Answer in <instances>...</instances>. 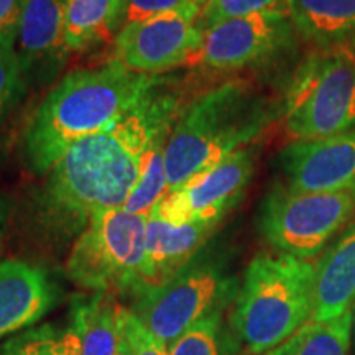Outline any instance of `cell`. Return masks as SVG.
I'll return each instance as SVG.
<instances>
[{"label": "cell", "mask_w": 355, "mask_h": 355, "mask_svg": "<svg viewBox=\"0 0 355 355\" xmlns=\"http://www.w3.org/2000/svg\"><path fill=\"white\" fill-rule=\"evenodd\" d=\"M180 86L165 78L112 127L66 152L35 191L32 219L44 237H78L101 212L122 209L139 183L153 140L181 114Z\"/></svg>", "instance_id": "cell-1"}, {"label": "cell", "mask_w": 355, "mask_h": 355, "mask_svg": "<svg viewBox=\"0 0 355 355\" xmlns=\"http://www.w3.org/2000/svg\"><path fill=\"white\" fill-rule=\"evenodd\" d=\"M159 78L132 73L115 61L71 71L48 92L26 123V166L35 175H46L71 146L121 121Z\"/></svg>", "instance_id": "cell-2"}, {"label": "cell", "mask_w": 355, "mask_h": 355, "mask_svg": "<svg viewBox=\"0 0 355 355\" xmlns=\"http://www.w3.org/2000/svg\"><path fill=\"white\" fill-rule=\"evenodd\" d=\"M278 109L245 79H232L186 102L165 150L168 193L259 139Z\"/></svg>", "instance_id": "cell-3"}, {"label": "cell", "mask_w": 355, "mask_h": 355, "mask_svg": "<svg viewBox=\"0 0 355 355\" xmlns=\"http://www.w3.org/2000/svg\"><path fill=\"white\" fill-rule=\"evenodd\" d=\"M314 265L283 254H259L248 263L230 316L234 339L265 355L298 332L313 314Z\"/></svg>", "instance_id": "cell-4"}, {"label": "cell", "mask_w": 355, "mask_h": 355, "mask_svg": "<svg viewBox=\"0 0 355 355\" xmlns=\"http://www.w3.org/2000/svg\"><path fill=\"white\" fill-rule=\"evenodd\" d=\"M239 279L219 247H204L165 285L132 300L133 316L168 347L191 326L235 301Z\"/></svg>", "instance_id": "cell-5"}, {"label": "cell", "mask_w": 355, "mask_h": 355, "mask_svg": "<svg viewBox=\"0 0 355 355\" xmlns=\"http://www.w3.org/2000/svg\"><path fill=\"white\" fill-rule=\"evenodd\" d=\"M293 141L321 140L355 128V61L344 44L306 58L283 104Z\"/></svg>", "instance_id": "cell-6"}, {"label": "cell", "mask_w": 355, "mask_h": 355, "mask_svg": "<svg viewBox=\"0 0 355 355\" xmlns=\"http://www.w3.org/2000/svg\"><path fill=\"white\" fill-rule=\"evenodd\" d=\"M148 216L112 209L94 216L78 235L66 275L92 293L130 296L145 255Z\"/></svg>", "instance_id": "cell-7"}, {"label": "cell", "mask_w": 355, "mask_h": 355, "mask_svg": "<svg viewBox=\"0 0 355 355\" xmlns=\"http://www.w3.org/2000/svg\"><path fill=\"white\" fill-rule=\"evenodd\" d=\"M355 216V188L301 193L277 183L260 204L257 225L277 254L316 257Z\"/></svg>", "instance_id": "cell-8"}, {"label": "cell", "mask_w": 355, "mask_h": 355, "mask_svg": "<svg viewBox=\"0 0 355 355\" xmlns=\"http://www.w3.org/2000/svg\"><path fill=\"white\" fill-rule=\"evenodd\" d=\"M295 26L278 8L222 20L204 30L191 64L214 71H242L270 64L295 48Z\"/></svg>", "instance_id": "cell-9"}, {"label": "cell", "mask_w": 355, "mask_h": 355, "mask_svg": "<svg viewBox=\"0 0 355 355\" xmlns=\"http://www.w3.org/2000/svg\"><path fill=\"white\" fill-rule=\"evenodd\" d=\"M201 10L193 3L125 25L114 38L112 61L144 76H162L191 63L202 44Z\"/></svg>", "instance_id": "cell-10"}, {"label": "cell", "mask_w": 355, "mask_h": 355, "mask_svg": "<svg viewBox=\"0 0 355 355\" xmlns=\"http://www.w3.org/2000/svg\"><path fill=\"white\" fill-rule=\"evenodd\" d=\"M255 153L252 146L230 153L166 193L152 212L175 225H219L245 194L254 178Z\"/></svg>", "instance_id": "cell-11"}, {"label": "cell", "mask_w": 355, "mask_h": 355, "mask_svg": "<svg viewBox=\"0 0 355 355\" xmlns=\"http://www.w3.org/2000/svg\"><path fill=\"white\" fill-rule=\"evenodd\" d=\"M282 184L301 193L355 188V128L321 140L291 141L277 157Z\"/></svg>", "instance_id": "cell-12"}, {"label": "cell", "mask_w": 355, "mask_h": 355, "mask_svg": "<svg viewBox=\"0 0 355 355\" xmlns=\"http://www.w3.org/2000/svg\"><path fill=\"white\" fill-rule=\"evenodd\" d=\"M15 46L26 83H51L69 55L66 0H25Z\"/></svg>", "instance_id": "cell-13"}, {"label": "cell", "mask_w": 355, "mask_h": 355, "mask_svg": "<svg viewBox=\"0 0 355 355\" xmlns=\"http://www.w3.org/2000/svg\"><path fill=\"white\" fill-rule=\"evenodd\" d=\"M217 227L219 225L214 224L175 225L150 212L146 222L144 261L128 298L133 300L165 285L204 247L209 245Z\"/></svg>", "instance_id": "cell-14"}, {"label": "cell", "mask_w": 355, "mask_h": 355, "mask_svg": "<svg viewBox=\"0 0 355 355\" xmlns=\"http://www.w3.org/2000/svg\"><path fill=\"white\" fill-rule=\"evenodd\" d=\"M58 290L42 266L0 261V340L33 327L55 308Z\"/></svg>", "instance_id": "cell-15"}, {"label": "cell", "mask_w": 355, "mask_h": 355, "mask_svg": "<svg viewBox=\"0 0 355 355\" xmlns=\"http://www.w3.org/2000/svg\"><path fill=\"white\" fill-rule=\"evenodd\" d=\"M355 301V222L329 247L316 265L313 278V314L324 322L343 316Z\"/></svg>", "instance_id": "cell-16"}, {"label": "cell", "mask_w": 355, "mask_h": 355, "mask_svg": "<svg viewBox=\"0 0 355 355\" xmlns=\"http://www.w3.org/2000/svg\"><path fill=\"white\" fill-rule=\"evenodd\" d=\"M286 7L296 32L318 50L355 37V0H286Z\"/></svg>", "instance_id": "cell-17"}, {"label": "cell", "mask_w": 355, "mask_h": 355, "mask_svg": "<svg viewBox=\"0 0 355 355\" xmlns=\"http://www.w3.org/2000/svg\"><path fill=\"white\" fill-rule=\"evenodd\" d=\"M122 308L114 293H92L74 301L69 324L79 337L81 355L115 354Z\"/></svg>", "instance_id": "cell-18"}, {"label": "cell", "mask_w": 355, "mask_h": 355, "mask_svg": "<svg viewBox=\"0 0 355 355\" xmlns=\"http://www.w3.org/2000/svg\"><path fill=\"white\" fill-rule=\"evenodd\" d=\"M121 0H66V46L84 53L119 33Z\"/></svg>", "instance_id": "cell-19"}, {"label": "cell", "mask_w": 355, "mask_h": 355, "mask_svg": "<svg viewBox=\"0 0 355 355\" xmlns=\"http://www.w3.org/2000/svg\"><path fill=\"white\" fill-rule=\"evenodd\" d=\"M352 309L331 321H308L298 332L265 355H350Z\"/></svg>", "instance_id": "cell-20"}, {"label": "cell", "mask_w": 355, "mask_h": 355, "mask_svg": "<svg viewBox=\"0 0 355 355\" xmlns=\"http://www.w3.org/2000/svg\"><path fill=\"white\" fill-rule=\"evenodd\" d=\"M173 125L159 132L150 146L139 183L133 188L132 194L122 207L127 212L148 216L158 206V202L166 196L168 180L165 170V150Z\"/></svg>", "instance_id": "cell-21"}, {"label": "cell", "mask_w": 355, "mask_h": 355, "mask_svg": "<svg viewBox=\"0 0 355 355\" xmlns=\"http://www.w3.org/2000/svg\"><path fill=\"white\" fill-rule=\"evenodd\" d=\"M0 355H81V344L71 324H42L2 340Z\"/></svg>", "instance_id": "cell-22"}, {"label": "cell", "mask_w": 355, "mask_h": 355, "mask_svg": "<svg viewBox=\"0 0 355 355\" xmlns=\"http://www.w3.org/2000/svg\"><path fill=\"white\" fill-rule=\"evenodd\" d=\"M225 311H217L201 319L181 334L168 350L170 355H230L234 350V336L225 327Z\"/></svg>", "instance_id": "cell-23"}, {"label": "cell", "mask_w": 355, "mask_h": 355, "mask_svg": "<svg viewBox=\"0 0 355 355\" xmlns=\"http://www.w3.org/2000/svg\"><path fill=\"white\" fill-rule=\"evenodd\" d=\"M15 44L17 37L0 40V125L26 91V78Z\"/></svg>", "instance_id": "cell-24"}, {"label": "cell", "mask_w": 355, "mask_h": 355, "mask_svg": "<svg viewBox=\"0 0 355 355\" xmlns=\"http://www.w3.org/2000/svg\"><path fill=\"white\" fill-rule=\"evenodd\" d=\"M278 2L279 0H209L202 7L201 15H199V25L202 30H207L222 20L272 10Z\"/></svg>", "instance_id": "cell-25"}, {"label": "cell", "mask_w": 355, "mask_h": 355, "mask_svg": "<svg viewBox=\"0 0 355 355\" xmlns=\"http://www.w3.org/2000/svg\"><path fill=\"white\" fill-rule=\"evenodd\" d=\"M196 3L194 0H121V20L119 32L133 21H140L150 17L159 15L176 8H183Z\"/></svg>", "instance_id": "cell-26"}, {"label": "cell", "mask_w": 355, "mask_h": 355, "mask_svg": "<svg viewBox=\"0 0 355 355\" xmlns=\"http://www.w3.org/2000/svg\"><path fill=\"white\" fill-rule=\"evenodd\" d=\"M123 326H125L133 355H170L168 345L157 339L152 332L146 331L127 306L123 311Z\"/></svg>", "instance_id": "cell-27"}, {"label": "cell", "mask_w": 355, "mask_h": 355, "mask_svg": "<svg viewBox=\"0 0 355 355\" xmlns=\"http://www.w3.org/2000/svg\"><path fill=\"white\" fill-rule=\"evenodd\" d=\"M25 0H0V40L17 37Z\"/></svg>", "instance_id": "cell-28"}, {"label": "cell", "mask_w": 355, "mask_h": 355, "mask_svg": "<svg viewBox=\"0 0 355 355\" xmlns=\"http://www.w3.org/2000/svg\"><path fill=\"white\" fill-rule=\"evenodd\" d=\"M10 212H12V201L7 196H0V250H2V243L7 232Z\"/></svg>", "instance_id": "cell-29"}, {"label": "cell", "mask_w": 355, "mask_h": 355, "mask_svg": "<svg viewBox=\"0 0 355 355\" xmlns=\"http://www.w3.org/2000/svg\"><path fill=\"white\" fill-rule=\"evenodd\" d=\"M123 311H125V306L122 308V314H121V336H119V343H117V349H115L114 355H133L132 352V345L128 343V337L125 332V326H123Z\"/></svg>", "instance_id": "cell-30"}, {"label": "cell", "mask_w": 355, "mask_h": 355, "mask_svg": "<svg viewBox=\"0 0 355 355\" xmlns=\"http://www.w3.org/2000/svg\"><path fill=\"white\" fill-rule=\"evenodd\" d=\"M344 46H345V50L349 51V55L352 56L354 61H355V37L352 40H349L347 43H344Z\"/></svg>", "instance_id": "cell-31"}, {"label": "cell", "mask_w": 355, "mask_h": 355, "mask_svg": "<svg viewBox=\"0 0 355 355\" xmlns=\"http://www.w3.org/2000/svg\"><path fill=\"white\" fill-rule=\"evenodd\" d=\"M352 334H354V347H355V306H354V309H352Z\"/></svg>", "instance_id": "cell-32"}, {"label": "cell", "mask_w": 355, "mask_h": 355, "mask_svg": "<svg viewBox=\"0 0 355 355\" xmlns=\"http://www.w3.org/2000/svg\"><path fill=\"white\" fill-rule=\"evenodd\" d=\"M194 2H196V3H198V6H201V7H204V6H206V3H207V2H209V0H194Z\"/></svg>", "instance_id": "cell-33"}]
</instances>
